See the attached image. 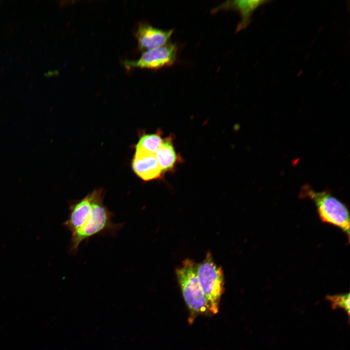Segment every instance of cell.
<instances>
[{
    "mask_svg": "<svg viewBox=\"0 0 350 350\" xmlns=\"http://www.w3.org/2000/svg\"><path fill=\"white\" fill-rule=\"evenodd\" d=\"M93 201L91 211L83 226L71 233L70 252L75 254L80 244L91 237L101 234L115 235L122 227V223L112 221L113 213L103 203L104 191L96 189L92 192Z\"/></svg>",
    "mask_w": 350,
    "mask_h": 350,
    "instance_id": "6da1fadb",
    "label": "cell"
},
{
    "mask_svg": "<svg viewBox=\"0 0 350 350\" xmlns=\"http://www.w3.org/2000/svg\"><path fill=\"white\" fill-rule=\"evenodd\" d=\"M300 197L309 198L315 203L323 222L336 226L350 237V216L346 205L329 192H316L308 185H304Z\"/></svg>",
    "mask_w": 350,
    "mask_h": 350,
    "instance_id": "7a4b0ae2",
    "label": "cell"
},
{
    "mask_svg": "<svg viewBox=\"0 0 350 350\" xmlns=\"http://www.w3.org/2000/svg\"><path fill=\"white\" fill-rule=\"evenodd\" d=\"M196 267L192 260L187 259L176 270L182 296L189 311L190 323L199 315L209 312L207 300L197 277Z\"/></svg>",
    "mask_w": 350,
    "mask_h": 350,
    "instance_id": "3957f363",
    "label": "cell"
},
{
    "mask_svg": "<svg viewBox=\"0 0 350 350\" xmlns=\"http://www.w3.org/2000/svg\"><path fill=\"white\" fill-rule=\"evenodd\" d=\"M196 268L197 277L207 300L209 312L216 314L219 311L224 289L222 269L214 262L210 253H207L202 262L196 265Z\"/></svg>",
    "mask_w": 350,
    "mask_h": 350,
    "instance_id": "277c9868",
    "label": "cell"
},
{
    "mask_svg": "<svg viewBox=\"0 0 350 350\" xmlns=\"http://www.w3.org/2000/svg\"><path fill=\"white\" fill-rule=\"evenodd\" d=\"M177 47L168 42L158 48L143 52L136 60H125L123 62L127 70L134 68L158 70L173 65L176 59Z\"/></svg>",
    "mask_w": 350,
    "mask_h": 350,
    "instance_id": "5b68a950",
    "label": "cell"
},
{
    "mask_svg": "<svg viewBox=\"0 0 350 350\" xmlns=\"http://www.w3.org/2000/svg\"><path fill=\"white\" fill-rule=\"evenodd\" d=\"M173 33V29L164 30L148 23H140L135 33L138 48L143 52L163 46L169 42Z\"/></svg>",
    "mask_w": 350,
    "mask_h": 350,
    "instance_id": "8992f818",
    "label": "cell"
},
{
    "mask_svg": "<svg viewBox=\"0 0 350 350\" xmlns=\"http://www.w3.org/2000/svg\"><path fill=\"white\" fill-rule=\"evenodd\" d=\"M132 169L140 178L145 181L160 179L163 175L155 155L141 149H136Z\"/></svg>",
    "mask_w": 350,
    "mask_h": 350,
    "instance_id": "52a82bcc",
    "label": "cell"
},
{
    "mask_svg": "<svg viewBox=\"0 0 350 350\" xmlns=\"http://www.w3.org/2000/svg\"><path fill=\"white\" fill-rule=\"evenodd\" d=\"M264 0H228L212 10L214 13L220 10H232L238 12L241 20L238 23L236 32H238L246 28L252 20V16L259 7L271 2Z\"/></svg>",
    "mask_w": 350,
    "mask_h": 350,
    "instance_id": "ba28073f",
    "label": "cell"
},
{
    "mask_svg": "<svg viewBox=\"0 0 350 350\" xmlns=\"http://www.w3.org/2000/svg\"><path fill=\"white\" fill-rule=\"evenodd\" d=\"M92 201L91 192L82 199L70 204L69 216L63 225L71 234L80 228L85 223L91 211Z\"/></svg>",
    "mask_w": 350,
    "mask_h": 350,
    "instance_id": "9c48e42d",
    "label": "cell"
},
{
    "mask_svg": "<svg viewBox=\"0 0 350 350\" xmlns=\"http://www.w3.org/2000/svg\"><path fill=\"white\" fill-rule=\"evenodd\" d=\"M173 136H170L163 141L155 155L163 172H171L181 158L175 151Z\"/></svg>",
    "mask_w": 350,
    "mask_h": 350,
    "instance_id": "30bf717a",
    "label": "cell"
},
{
    "mask_svg": "<svg viewBox=\"0 0 350 350\" xmlns=\"http://www.w3.org/2000/svg\"><path fill=\"white\" fill-rule=\"evenodd\" d=\"M163 141L160 131L155 133L144 134L140 138L136 149H141L155 154Z\"/></svg>",
    "mask_w": 350,
    "mask_h": 350,
    "instance_id": "8fae6325",
    "label": "cell"
},
{
    "mask_svg": "<svg viewBox=\"0 0 350 350\" xmlns=\"http://www.w3.org/2000/svg\"><path fill=\"white\" fill-rule=\"evenodd\" d=\"M327 299L330 301L332 307L333 308H342L346 312L348 315L350 312V294L349 293L333 295L328 296Z\"/></svg>",
    "mask_w": 350,
    "mask_h": 350,
    "instance_id": "7c38bea8",
    "label": "cell"
}]
</instances>
